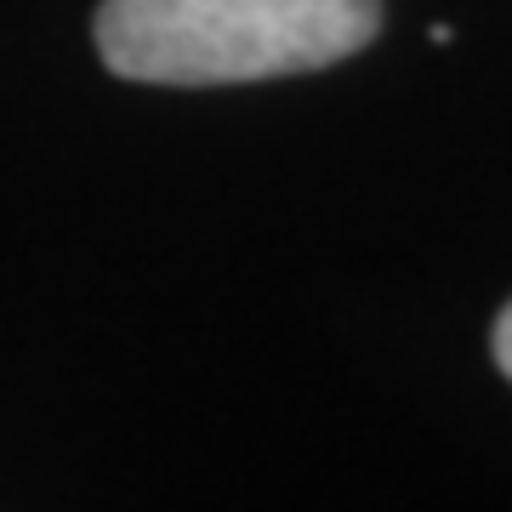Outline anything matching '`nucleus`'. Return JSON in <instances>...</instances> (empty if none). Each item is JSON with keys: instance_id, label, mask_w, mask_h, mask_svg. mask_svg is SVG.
<instances>
[{"instance_id": "f257e3e1", "label": "nucleus", "mask_w": 512, "mask_h": 512, "mask_svg": "<svg viewBox=\"0 0 512 512\" xmlns=\"http://www.w3.org/2000/svg\"><path fill=\"white\" fill-rule=\"evenodd\" d=\"M382 0H103L97 57L143 86H239L365 52Z\"/></svg>"}, {"instance_id": "f03ea898", "label": "nucleus", "mask_w": 512, "mask_h": 512, "mask_svg": "<svg viewBox=\"0 0 512 512\" xmlns=\"http://www.w3.org/2000/svg\"><path fill=\"white\" fill-rule=\"evenodd\" d=\"M495 365L507 370V382H512V302H507V313L495 319Z\"/></svg>"}]
</instances>
